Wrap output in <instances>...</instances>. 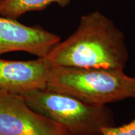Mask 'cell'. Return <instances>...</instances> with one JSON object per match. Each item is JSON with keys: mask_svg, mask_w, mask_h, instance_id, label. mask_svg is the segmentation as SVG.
Segmentation results:
<instances>
[{"mask_svg": "<svg viewBox=\"0 0 135 135\" xmlns=\"http://www.w3.org/2000/svg\"><path fill=\"white\" fill-rule=\"evenodd\" d=\"M0 135H73L56 121L33 110L23 97L0 89Z\"/></svg>", "mask_w": 135, "mask_h": 135, "instance_id": "277c9868", "label": "cell"}, {"mask_svg": "<svg viewBox=\"0 0 135 135\" xmlns=\"http://www.w3.org/2000/svg\"><path fill=\"white\" fill-rule=\"evenodd\" d=\"M46 89L90 105L106 106L135 99V77L123 70L52 66Z\"/></svg>", "mask_w": 135, "mask_h": 135, "instance_id": "7a4b0ae2", "label": "cell"}, {"mask_svg": "<svg viewBox=\"0 0 135 135\" xmlns=\"http://www.w3.org/2000/svg\"><path fill=\"white\" fill-rule=\"evenodd\" d=\"M71 0H2L0 3V16L17 20L25 13L42 11L52 4L66 7Z\"/></svg>", "mask_w": 135, "mask_h": 135, "instance_id": "52a82bcc", "label": "cell"}, {"mask_svg": "<svg viewBox=\"0 0 135 135\" xmlns=\"http://www.w3.org/2000/svg\"><path fill=\"white\" fill-rule=\"evenodd\" d=\"M60 41L58 35L41 26H27L0 16V55L23 51L45 58Z\"/></svg>", "mask_w": 135, "mask_h": 135, "instance_id": "5b68a950", "label": "cell"}, {"mask_svg": "<svg viewBox=\"0 0 135 135\" xmlns=\"http://www.w3.org/2000/svg\"><path fill=\"white\" fill-rule=\"evenodd\" d=\"M51 67L46 58L30 61L0 58V89L19 95L46 89Z\"/></svg>", "mask_w": 135, "mask_h": 135, "instance_id": "8992f818", "label": "cell"}, {"mask_svg": "<svg viewBox=\"0 0 135 135\" xmlns=\"http://www.w3.org/2000/svg\"><path fill=\"white\" fill-rule=\"evenodd\" d=\"M52 66L124 70L129 60L124 35L98 10L80 18L76 30L45 57Z\"/></svg>", "mask_w": 135, "mask_h": 135, "instance_id": "6da1fadb", "label": "cell"}, {"mask_svg": "<svg viewBox=\"0 0 135 135\" xmlns=\"http://www.w3.org/2000/svg\"><path fill=\"white\" fill-rule=\"evenodd\" d=\"M33 110L56 121L73 135H102L101 129L113 126L106 106H94L67 94L38 89L21 94Z\"/></svg>", "mask_w": 135, "mask_h": 135, "instance_id": "3957f363", "label": "cell"}, {"mask_svg": "<svg viewBox=\"0 0 135 135\" xmlns=\"http://www.w3.org/2000/svg\"><path fill=\"white\" fill-rule=\"evenodd\" d=\"M102 135H135V118L121 126H108L101 129Z\"/></svg>", "mask_w": 135, "mask_h": 135, "instance_id": "ba28073f", "label": "cell"}, {"mask_svg": "<svg viewBox=\"0 0 135 135\" xmlns=\"http://www.w3.org/2000/svg\"><path fill=\"white\" fill-rule=\"evenodd\" d=\"M1 1H2V0H0V3H1Z\"/></svg>", "mask_w": 135, "mask_h": 135, "instance_id": "9c48e42d", "label": "cell"}]
</instances>
